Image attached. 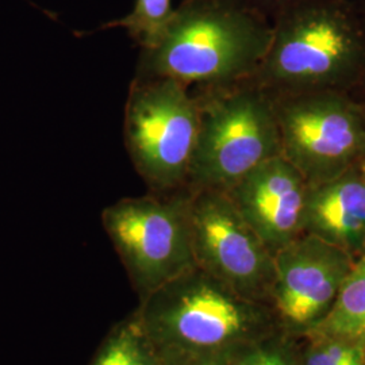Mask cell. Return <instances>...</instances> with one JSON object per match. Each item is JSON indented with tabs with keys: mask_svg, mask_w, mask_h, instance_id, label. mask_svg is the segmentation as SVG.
I'll use <instances>...</instances> for the list:
<instances>
[{
	"mask_svg": "<svg viewBox=\"0 0 365 365\" xmlns=\"http://www.w3.org/2000/svg\"><path fill=\"white\" fill-rule=\"evenodd\" d=\"M309 336L365 345V253L356 257L330 313Z\"/></svg>",
	"mask_w": 365,
	"mask_h": 365,
	"instance_id": "cell-12",
	"label": "cell"
},
{
	"mask_svg": "<svg viewBox=\"0 0 365 365\" xmlns=\"http://www.w3.org/2000/svg\"><path fill=\"white\" fill-rule=\"evenodd\" d=\"M359 165H360V170H363V173H364L365 176V158L361 161V163H360V164H359Z\"/></svg>",
	"mask_w": 365,
	"mask_h": 365,
	"instance_id": "cell-20",
	"label": "cell"
},
{
	"mask_svg": "<svg viewBox=\"0 0 365 365\" xmlns=\"http://www.w3.org/2000/svg\"><path fill=\"white\" fill-rule=\"evenodd\" d=\"M364 107H365V106H364Z\"/></svg>",
	"mask_w": 365,
	"mask_h": 365,
	"instance_id": "cell-22",
	"label": "cell"
},
{
	"mask_svg": "<svg viewBox=\"0 0 365 365\" xmlns=\"http://www.w3.org/2000/svg\"><path fill=\"white\" fill-rule=\"evenodd\" d=\"M274 36L255 76L269 96L349 92L365 76L363 6L352 0H306L277 14Z\"/></svg>",
	"mask_w": 365,
	"mask_h": 365,
	"instance_id": "cell-2",
	"label": "cell"
},
{
	"mask_svg": "<svg viewBox=\"0 0 365 365\" xmlns=\"http://www.w3.org/2000/svg\"><path fill=\"white\" fill-rule=\"evenodd\" d=\"M361 6H363V13H364V19H365V1H363V3H361ZM361 86H363V87H364V88H365V76H364V80H363V84H361Z\"/></svg>",
	"mask_w": 365,
	"mask_h": 365,
	"instance_id": "cell-21",
	"label": "cell"
},
{
	"mask_svg": "<svg viewBox=\"0 0 365 365\" xmlns=\"http://www.w3.org/2000/svg\"><path fill=\"white\" fill-rule=\"evenodd\" d=\"M91 365H163L135 313L105 339Z\"/></svg>",
	"mask_w": 365,
	"mask_h": 365,
	"instance_id": "cell-13",
	"label": "cell"
},
{
	"mask_svg": "<svg viewBox=\"0 0 365 365\" xmlns=\"http://www.w3.org/2000/svg\"><path fill=\"white\" fill-rule=\"evenodd\" d=\"M191 190L123 197L106 207L102 223L141 299L195 268Z\"/></svg>",
	"mask_w": 365,
	"mask_h": 365,
	"instance_id": "cell-6",
	"label": "cell"
},
{
	"mask_svg": "<svg viewBox=\"0 0 365 365\" xmlns=\"http://www.w3.org/2000/svg\"><path fill=\"white\" fill-rule=\"evenodd\" d=\"M282 156L309 185L327 182L365 158V107L345 92L271 96Z\"/></svg>",
	"mask_w": 365,
	"mask_h": 365,
	"instance_id": "cell-7",
	"label": "cell"
},
{
	"mask_svg": "<svg viewBox=\"0 0 365 365\" xmlns=\"http://www.w3.org/2000/svg\"><path fill=\"white\" fill-rule=\"evenodd\" d=\"M272 336L232 349L229 352V365H271Z\"/></svg>",
	"mask_w": 365,
	"mask_h": 365,
	"instance_id": "cell-16",
	"label": "cell"
},
{
	"mask_svg": "<svg viewBox=\"0 0 365 365\" xmlns=\"http://www.w3.org/2000/svg\"><path fill=\"white\" fill-rule=\"evenodd\" d=\"M232 351V349H230ZM202 353L161 360L163 365H229V352Z\"/></svg>",
	"mask_w": 365,
	"mask_h": 365,
	"instance_id": "cell-18",
	"label": "cell"
},
{
	"mask_svg": "<svg viewBox=\"0 0 365 365\" xmlns=\"http://www.w3.org/2000/svg\"><path fill=\"white\" fill-rule=\"evenodd\" d=\"M354 260L306 233L277 250L269 306L279 329L289 337H307L330 313Z\"/></svg>",
	"mask_w": 365,
	"mask_h": 365,
	"instance_id": "cell-9",
	"label": "cell"
},
{
	"mask_svg": "<svg viewBox=\"0 0 365 365\" xmlns=\"http://www.w3.org/2000/svg\"><path fill=\"white\" fill-rule=\"evenodd\" d=\"M135 315L161 360L230 351L279 330L271 306L197 267L146 295Z\"/></svg>",
	"mask_w": 365,
	"mask_h": 365,
	"instance_id": "cell-3",
	"label": "cell"
},
{
	"mask_svg": "<svg viewBox=\"0 0 365 365\" xmlns=\"http://www.w3.org/2000/svg\"><path fill=\"white\" fill-rule=\"evenodd\" d=\"M244 1L272 21L277 14L283 13L284 10L291 9L306 0H244Z\"/></svg>",
	"mask_w": 365,
	"mask_h": 365,
	"instance_id": "cell-19",
	"label": "cell"
},
{
	"mask_svg": "<svg viewBox=\"0 0 365 365\" xmlns=\"http://www.w3.org/2000/svg\"><path fill=\"white\" fill-rule=\"evenodd\" d=\"M271 365H300L299 349L292 337L279 330L271 337Z\"/></svg>",
	"mask_w": 365,
	"mask_h": 365,
	"instance_id": "cell-17",
	"label": "cell"
},
{
	"mask_svg": "<svg viewBox=\"0 0 365 365\" xmlns=\"http://www.w3.org/2000/svg\"><path fill=\"white\" fill-rule=\"evenodd\" d=\"M303 233L344 249L353 257L365 253V176L360 165L309 185Z\"/></svg>",
	"mask_w": 365,
	"mask_h": 365,
	"instance_id": "cell-11",
	"label": "cell"
},
{
	"mask_svg": "<svg viewBox=\"0 0 365 365\" xmlns=\"http://www.w3.org/2000/svg\"><path fill=\"white\" fill-rule=\"evenodd\" d=\"M199 130L187 188L226 192L262 163L282 155L274 101L250 81L192 92Z\"/></svg>",
	"mask_w": 365,
	"mask_h": 365,
	"instance_id": "cell-4",
	"label": "cell"
},
{
	"mask_svg": "<svg viewBox=\"0 0 365 365\" xmlns=\"http://www.w3.org/2000/svg\"><path fill=\"white\" fill-rule=\"evenodd\" d=\"M199 130V103L180 81L135 78L123 119V140L131 163L155 194L187 188Z\"/></svg>",
	"mask_w": 365,
	"mask_h": 365,
	"instance_id": "cell-5",
	"label": "cell"
},
{
	"mask_svg": "<svg viewBox=\"0 0 365 365\" xmlns=\"http://www.w3.org/2000/svg\"><path fill=\"white\" fill-rule=\"evenodd\" d=\"M191 235L197 268L238 295L269 306L274 256L223 191H191Z\"/></svg>",
	"mask_w": 365,
	"mask_h": 365,
	"instance_id": "cell-8",
	"label": "cell"
},
{
	"mask_svg": "<svg viewBox=\"0 0 365 365\" xmlns=\"http://www.w3.org/2000/svg\"><path fill=\"white\" fill-rule=\"evenodd\" d=\"M300 365H365V345L344 339L307 336Z\"/></svg>",
	"mask_w": 365,
	"mask_h": 365,
	"instance_id": "cell-15",
	"label": "cell"
},
{
	"mask_svg": "<svg viewBox=\"0 0 365 365\" xmlns=\"http://www.w3.org/2000/svg\"><path fill=\"white\" fill-rule=\"evenodd\" d=\"M173 13L170 0H135L130 13L110 21L98 30L125 29L141 49L150 48L161 37Z\"/></svg>",
	"mask_w": 365,
	"mask_h": 365,
	"instance_id": "cell-14",
	"label": "cell"
},
{
	"mask_svg": "<svg viewBox=\"0 0 365 365\" xmlns=\"http://www.w3.org/2000/svg\"><path fill=\"white\" fill-rule=\"evenodd\" d=\"M272 21L244 0H182L135 78H170L191 92L248 81L271 46Z\"/></svg>",
	"mask_w": 365,
	"mask_h": 365,
	"instance_id": "cell-1",
	"label": "cell"
},
{
	"mask_svg": "<svg viewBox=\"0 0 365 365\" xmlns=\"http://www.w3.org/2000/svg\"><path fill=\"white\" fill-rule=\"evenodd\" d=\"M307 191V180L280 155L249 172L226 194L274 256L303 235Z\"/></svg>",
	"mask_w": 365,
	"mask_h": 365,
	"instance_id": "cell-10",
	"label": "cell"
}]
</instances>
